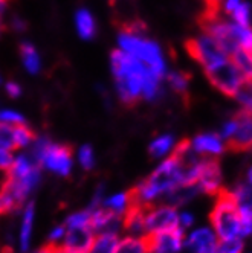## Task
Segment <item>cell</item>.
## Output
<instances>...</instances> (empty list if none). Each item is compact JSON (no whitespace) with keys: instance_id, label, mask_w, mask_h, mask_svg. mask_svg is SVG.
Listing matches in <instances>:
<instances>
[{"instance_id":"obj_25","label":"cell","mask_w":252,"mask_h":253,"mask_svg":"<svg viewBox=\"0 0 252 253\" xmlns=\"http://www.w3.org/2000/svg\"><path fill=\"white\" fill-rule=\"evenodd\" d=\"M231 61L234 63V66L240 70V74L243 75V80L252 81V58H249L246 55L242 47H239L236 52L232 53Z\"/></svg>"},{"instance_id":"obj_38","label":"cell","mask_w":252,"mask_h":253,"mask_svg":"<svg viewBox=\"0 0 252 253\" xmlns=\"http://www.w3.org/2000/svg\"><path fill=\"white\" fill-rule=\"evenodd\" d=\"M194 224V215L188 211H182L179 212V227L182 230H187L190 227H193Z\"/></svg>"},{"instance_id":"obj_45","label":"cell","mask_w":252,"mask_h":253,"mask_svg":"<svg viewBox=\"0 0 252 253\" xmlns=\"http://www.w3.org/2000/svg\"><path fill=\"white\" fill-rule=\"evenodd\" d=\"M6 2L8 0H0V23H2V17L5 14V9H6Z\"/></svg>"},{"instance_id":"obj_13","label":"cell","mask_w":252,"mask_h":253,"mask_svg":"<svg viewBox=\"0 0 252 253\" xmlns=\"http://www.w3.org/2000/svg\"><path fill=\"white\" fill-rule=\"evenodd\" d=\"M94 238L95 232L92 227H66V235L58 247L64 253H87L92 246Z\"/></svg>"},{"instance_id":"obj_11","label":"cell","mask_w":252,"mask_h":253,"mask_svg":"<svg viewBox=\"0 0 252 253\" xmlns=\"http://www.w3.org/2000/svg\"><path fill=\"white\" fill-rule=\"evenodd\" d=\"M184 240H185V230H182L181 227L147 235L149 252L181 253L184 250Z\"/></svg>"},{"instance_id":"obj_44","label":"cell","mask_w":252,"mask_h":253,"mask_svg":"<svg viewBox=\"0 0 252 253\" xmlns=\"http://www.w3.org/2000/svg\"><path fill=\"white\" fill-rule=\"evenodd\" d=\"M240 3H242L240 0H226V5H225V9H226V12L232 14L234 11L237 9V6H239Z\"/></svg>"},{"instance_id":"obj_36","label":"cell","mask_w":252,"mask_h":253,"mask_svg":"<svg viewBox=\"0 0 252 253\" xmlns=\"http://www.w3.org/2000/svg\"><path fill=\"white\" fill-rule=\"evenodd\" d=\"M66 235V226L64 224H58V226H53L48 235V244L52 246H60L63 238Z\"/></svg>"},{"instance_id":"obj_14","label":"cell","mask_w":252,"mask_h":253,"mask_svg":"<svg viewBox=\"0 0 252 253\" xmlns=\"http://www.w3.org/2000/svg\"><path fill=\"white\" fill-rule=\"evenodd\" d=\"M20 224L17 230V244H19L20 253H29L32 246V232L35 221V205L34 202H28L20 211Z\"/></svg>"},{"instance_id":"obj_40","label":"cell","mask_w":252,"mask_h":253,"mask_svg":"<svg viewBox=\"0 0 252 253\" xmlns=\"http://www.w3.org/2000/svg\"><path fill=\"white\" fill-rule=\"evenodd\" d=\"M5 90H6V93L11 98H19L22 95V87H20V84H17L15 81H8L5 84Z\"/></svg>"},{"instance_id":"obj_26","label":"cell","mask_w":252,"mask_h":253,"mask_svg":"<svg viewBox=\"0 0 252 253\" xmlns=\"http://www.w3.org/2000/svg\"><path fill=\"white\" fill-rule=\"evenodd\" d=\"M167 80L171 85V88L176 93L187 96L188 93V85L191 81V75L187 74V72H170L167 75Z\"/></svg>"},{"instance_id":"obj_24","label":"cell","mask_w":252,"mask_h":253,"mask_svg":"<svg viewBox=\"0 0 252 253\" xmlns=\"http://www.w3.org/2000/svg\"><path fill=\"white\" fill-rule=\"evenodd\" d=\"M35 139V133L26 124L14 125V143L15 150H28Z\"/></svg>"},{"instance_id":"obj_43","label":"cell","mask_w":252,"mask_h":253,"mask_svg":"<svg viewBox=\"0 0 252 253\" xmlns=\"http://www.w3.org/2000/svg\"><path fill=\"white\" fill-rule=\"evenodd\" d=\"M57 252V246H52V244H45L42 247H39L37 250L29 252V253H55Z\"/></svg>"},{"instance_id":"obj_1","label":"cell","mask_w":252,"mask_h":253,"mask_svg":"<svg viewBox=\"0 0 252 253\" xmlns=\"http://www.w3.org/2000/svg\"><path fill=\"white\" fill-rule=\"evenodd\" d=\"M179 186H182V165L177 156L171 153L147 178H144L135 189H132V195L136 205L151 206Z\"/></svg>"},{"instance_id":"obj_2","label":"cell","mask_w":252,"mask_h":253,"mask_svg":"<svg viewBox=\"0 0 252 253\" xmlns=\"http://www.w3.org/2000/svg\"><path fill=\"white\" fill-rule=\"evenodd\" d=\"M110 67L119 101L125 107L136 105L142 99V85L149 74V67L121 49L112 50Z\"/></svg>"},{"instance_id":"obj_9","label":"cell","mask_w":252,"mask_h":253,"mask_svg":"<svg viewBox=\"0 0 252 253\" xmlns=\"http://www.w3.org/2000/svg\"><path fill=\"white\" fill-rule=\"evenodd\" d=\"M237 122L236 131L226 139L225 148L231 153H246L252 150V113L242 110L234 116Z\"/></svg>"},{"instance_id":"obj_20","label":"cell","mask_w":252,"mask_h":253,"mask_svg":"<svg viewBox=\"0 0 252 253\" xmlns=\"http://www.w3.org/2000/svg\"><path fill=\"white\" fill-rule=\"evenodd\" d=\"M119 238H121L119 233H112V232L95 233V238L87 253H113L119 243Z\"/></svg>"},{"instance_id":"obj_5","label":"cell","mask_w":252,"mask_h":253,"mask_svg":"<svg viewBox=\"0 0 252 253\" xmlns=\"http://www.w3.org/2000/svg\"><path fill=\"white\" fill-rule=\"evenodd\" d=\"M118 42H119L121 50L127 52L129 55L141 60L151 70L153 75H156L160 80L165 77L167 74L165 61H164V57H162V52L157 43L142 37V35L129 32V31H119Z\"/></svg>"},{"instance_id":"obj_16","label":"cell","mask_w":252,"mask_h":253,"mask_svg":"<svg viewBox=\"0 0 252 253\" xmlns=\"http://www.w3.org/2000/svg\"><path fill=\"white\" fill-rule=\"evenodd\" d=\"M146 208L133 205L129 212L122 216V232L125 235H132V237H147L146 229Z\"/></svg>"},{"instance_id":"obj_17","label":"cell","mask_w":252,"mask_h":253,"mask_svg":"<svg viewBox=\"0 0 252 253\" xmlns=\"http://www.w3.org/2000/svg\"><path fill=\"white\" fill-rule=\"evenodd\" d=\"M190 142H191V150L196 154L203 156V157H215V156H220L225 151L222 137L214 133L199 134Z\"/></svg>"},{"instance_id":"obj_21","label":"cell","mask_w":252,"mask_h":253,"mask_svg":"<svg viewBox=\"0 0 252 253\" xmlns=\"http://www.w3.org/2000/svg\"><path fill=\"white\" fill-rule=\"evenodd\" d=\"M113 253H149L147 237H132L124 235L119 238V243Z\"/></svg>"},{"instance_id":"obj_7","label":"cell","mask_w":252,"mask_h":253,"mask_svg":"<svg viewBox=\"0 0 252 253\" xmlns=\"http://www.w3.org/2000/svg\"><path fill=\"white\" fill-rule=\"evenodd\" d=\"M205 74L208 81L228 98H234L240 83L243 81V75L240 74V70L229 60L205 69Z\"/></svg>"},{"instance_id":"obj_33","label":"cell","mask_w":252,"mask_h":253,"mask_svg":"<svg viewBox=\"0 0 252 253\" xmlns=\"http://www.w3.org/2000/svg\"><path fill=\"white\" fill-rule=\"evenodd\" d=\"M243 250V240L234 238L228 241H220L215 247L214 253H242Z\"/></svg>"},{"instance_id":"obj_35","label":"cell","mask_w":252,"mask_h":253,"mask_svg":"<svg viewBox=\"0 0 252 253\" xmlns=\"http://www.w3.org/2000/svg\"><path fill=\"white\" fill-rule=\"evenodd\" d=\"M0 124H6V125H20V124H26L23 115H20L15 110H9V108H3L0 110Z\"/></svg>"},{"instance_id":"obj_47","label":"cell","mask_w":252,"mask_h":253,"mask_svg":"<svg viewBox=\"0 0 252 253\" xmlns=\"http://www.w3.org/2000/svg\"><path fill=\"white\" fill-rule=\"evenodd\" d=\"M3 29H5V26H3V23H0V35H2V32H3Z\"/></svg>"},{"instance_id":"obj_34","label":"cell","mask_w":252,"mask_h":253,"mask_svg":"<svg viewBox=\"0 0 252 253\" xmlns=\"http://www.w3.org/2000/svg\"><path fill=\"white\" fill-rule=\"evenodd\" d=\"M240 221H242L240 238L252 237V209L240 208Z\"/></svg>"},{"instance_id":"obj_4","label":"cell","mask_w":252,"mask_h":253,"mask_svg":"<svg viewBox=\"0 0 252 253\" xmlns=\"http://www.w3.org/2000/svg\"><path fill=\"white\" fill-rule=\"evenodd\" d=\"M212 230L220 241L240 238V208L232 191L220 189L215 195V203L209 213Z\"/></svg>"},{"instance_id":"obj_39","label":"cell","mask_w":252,"mask_h":253,"mask_svg":"<svg viewBox=\"0 0 252 253\" xmlns=\"http://www.w3.org/2000/svg\"><path fill=\"white\" fill-rule=\"evenodd\" d=\"M236 126H237V122H236V119H229L225 125H223V128H222V133H220V137L222 139H229L231 136H232V133L236 131Z\"/></svg>"},{"instance_id":"obj_37","label":"cell","mask_w":252,"mask_h":253,"mask_svg":"<svg viewBox=\"0 0 252 253\" xmlns=\"http://www.w3.org/2000/svg\"><path fill=\"white\" fill-rule=\"evenodd\" d=\"M14 151H9V150H3L0 148V171L6 172L11 165H12V160H14Z\"/></svg>"},{"instance_id":"obj_10","label":"cell","mask_w":252,"mask_h":253,"mask_svg":"<svg viewBox=\"0 0 252 253\" xmlns=\"http://www.w3.org/2000/svg\"><path fill=\"white\" fill-rule=\"evenodd\" d=\"M222 180L223 175H222L220 162L215 157H202L201 171L196 183L199 191L208 195H217V192L222 189Z\"/></svg>"},{"instance_id":"obj_19","label":"cell","mask_w":252,"mask_h":253,"mask_svg":"<svg viewBox=\"0 0 252 253\" xmlns=\"http://www.w3.org/2000/svg\"><path fill=\"white\" fill-rule=\"evenodd\" d=\"M75 25H77V31L80 34V37L83 40H92L97 34V23H95V19L92 12L86 9V8H81L77 11L75 14Z\"/></svg>"},{"instance_id":"obj_30","label":"cell","mask_w":252,"mask_h":253,"mask_svg":"<svg viewBox=\"0 0 252 253\" xmlns=\"http://www.w3.org/2000/svg\"><path fill=\"white\" fill-rule=\"evenodd\" d=\"M234 197L239 203V208L252 209V183H240L232 191Z\"/></svg>"},{"instance_id":"obj_42","label":"cell","mask_w":252,"mask_h":253,"mask_svg":"<svg viewBox=\"0 0 252 253\" xmlns=\"http://www.w3.org/2000/svg\"><path fill=\"white\" fill-rule=\"evenodd\" d=\"M220 2H222V0H205V3H206V11L219 12Z\"/></svg>"},{"instance_id":"obj_6","label":"cell","mask_w":252,"mask_h":253,"mask_svg":"<svg viewBox=\"0 0 252 253\" xmlns=\"http://www.w3.org/2000/svg\"><path fill=\"white\" fill-rule=\"evenodd\" d=\"M185 49L188 52V55L194 61L201 63L203 69H209L215 64L228 60V55L223 52L220 44L206 34L201 35V37H197V39L187 40Z\"/></svg>"},{"instance_id":"obj_32","label":"cell","mask_w":252,"mask_h":253,"mask_svg":"<svg viewBox=\"0 0 252 253\" xmlns=\"http://www.w3.org/2000/svg\"><path fill=\"white\" fill-rule=\"evenodd\" d=\"M251 5L249 3H240L237 6V9L232 12V17H234V22L239 26H243V28H249L251 26Z\"/></svg>"},{"instance_id":"obj_46","label":"cell","mask_w":252,"mask_h":253,"mask_svg":"<svg viewBox=\"0 0 252 253\" xmlns=\"http://www.w3.org/2000/svg\"><path fill=\"white\" fill-rule=\"evenodd\" d=\"M248 183H252V167L248 171Z\"/></svg>"},{"instance_id":"obj_22","label":"cell","mask_w":252,"mask_h":253,"mask_svg":"<svg viewBox=\"0 0 252 253\" xmlns=\"http://www.w3.org/2000/svg\"><path fill=\"white\" fill-rule=\"evenodd\" d=\"M174 147H176L174 137L171 134H162L150 142L149 153L153 159H165L173 153Z\"/></svg>"},{"instance_id":"obj_41","label":"cell","mask_w":252,"mask_h":253,"mask_svg":"<svg viewBox=\"0 0 252 253\" xmlns=\"http://www.w3.org/2000/svg\"><path fill=\"white\" fill-rule=\"evenodd\" d=\"M11 26L17 32H23L26 29V23L23 22V19H20V17H14L12 22H11Z\"/></svg>"},{"instance_id":"obj_29","label":"cell","mask_w":252,"mask_h":253,"mask_svg":"<svg viewBox=\"0 0 252 253\" xmlns=\"http://www.w3.org/2000/svg\"><path fill=\"white\" fill-rule=\"evenodd\" d=\"M77 162L84 171H92L97 164L95 151L91 145H81L77 151Z\"/></svg>"},{"instance_id":"obj_27","label":"cell","mask_w":252,"mask_h":253,"mask_svg":"<svg viewBox=\"0 0 252 253\" xmlns=\"http://www.w3.org/2000/svg\"><path fill=\"white\" fill-rule=\"evenodd\" d=\"M91 218H92V211L86 208L81 211H75L72 212L66 221L64 226L67 229H75V227H91Z\"/></svg>"},{"instance_id":"obj_28","label":"cell","mask_w":252,"mask_h":253,"mask_svg":"<svg viewBox=\"0 0 252 253\" xmlns=\"http://www.w3.org/2000/svg\"><path fill=\"white\" fill-rule=\"evenodd\" d=\"M234 98L242 104L243 110L252 113V81L243 80L237 88L236 95H234Z\"/></svg>"},{"instance_id":"obj_18","label":"cell","mask_w":252,"mask_h":253,"mask_svg":"<svg viewBox=\"0 0 252 253\" xmlns=\"http://www.w3.org/2000/svg\"><path fill=\"white\" fill-rule=\"evenodd\" d=\"M133 205H135V200H133L132 191H119L110 195H105L101 203V208H104L105 211H109L115 215L124 216Z\"/></svg>"},{"instance_id":"obj_15","label":"cell","mask_w":252,"mask_h":253,"mask_svg":"<svg viewBox=\"0 0 252 253\" xmlns=\"http://www.w3.org/2000/svg\"><path fill=\"white\" fill-rule=\"evenodd\" d=\"M92 211V218H91V227L95 233H119L122 232V216L115 215L104 208H89Z\"/></svg>"},{"instance_id":"obj_23","label":"cell","mask_w":252,"mask_h":253,"mask_svg":"<svg viewBox=\"0 0 252 253\" xmlns=\"http://www.w3.org/2000/svg\"><path fill=\"white\" fill-rule=\"evenodd\" d=\"M20 55H22L23 66L29 74H32V75L39 74L42 69V60H40V55H39L37 49H35V46L31 44L29 42L20 43Z\"/></svg>"},{"instance_id":"obj_8","label":"cell","mask_w":252,"mask_h":253,"mask_svg":"<svg viewBox=\"0 0 252 253\" xmlns=\"http://www.w3.org/2000/svg\"><path fill=\"white\" fill-rule=\"evenodd\" d=\"M179 227V211L168 203H154L146 208L147 235Z\"/></svg>"},{"instance_id":"obj_48","label":"cell","mask_w":252,"mask_h":253,"mask_svg":"<svg viewBox=\"0 0 252 253\" xmlns=\"http://www.w3.org/2000/svg\"><path fill=\"white\" fill-rule=\"evenodd\" d=\"M0 84H2V77H0Z\"/></svg>"},{"instance_id":"obj_12","label":"cell","mask_w":252,"mask_h":253,"mask_svg":"<svg viewBox=\"0 0 252 253\" xmlns=\"http://www.w3.org/2000/svg\"><path fill=\"white\" fill-rule=\"evenodd\" d=\"M219 244L217 235L209 227H197L185 235L184 249L188 253H214Z\"/></svg>"},{"instance_id":"obj_31","label":"cell","mask_w":252,"mask_h":253,"mask_svg":"<svg viewBox=\"0 0 252 253\" xmlns=\"http://www.w3.org/2000/svg\"><path fill=\"white\" fill-rule=\"evenodd\" d=\"M0 148L14 151L15 143H14V126L0 124Z\"/></svg>"},{"instance_id":"obj_3","label":"cell","mask_w":252,"mask_h":253,"mask_svg":"<svg viewBox=\"0 0 252 253\" xmlns=\"http://www.w3.org/2000/svg\"><path fill=\"white\" fill-rule=\"evenodd\" d=\"M28 150V154L40 167V169L49 171L53 175L67 177L74 169V153L64 143L52 142L46 136H35Z\"/></svg>"}]
</instances>
